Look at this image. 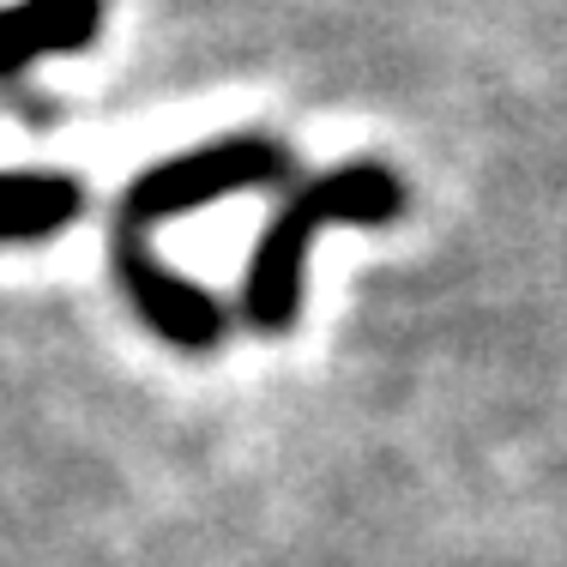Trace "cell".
<instances>
[{"label": "cell", "mask_w": 567, "mask_h": 567, "mask_svg": "<svg viewBox=\"0 0 567 567\" xmlns=\"http://www.w3.org/2000/svg\"><path fill=\"white\" fill-rule=\"evenodd\" d=\"M85 212V187L66 169H0V241H49Z\"/></svg>", "instance_id": "cell-5"}, {"label": "cell", "mask_w": 567, "mask_h": 567, "mask_svg": "<svg viewBox=\"0 0 567 567\" xmlns=\"http://www.w3.org/2000/svg\"><path fill=\"white\" fill-rule=\"evenodd\" d=\"M278 182H290V152L266 133H229V140L194 145V152L157 157L152 169H140L127 182L110 241H152L157 224L187 218V212L229 194H260V187H278Z\"/></svg>", "instance_id": "cell-2"}, {"label": "cell", "mask_w": 567, "mask_h": 567, "mask_svg": "<svg viewBox=\"0 0 567 567\" xmlns=\"http://www.w3.org/2000/svg\"><path fill=\"white\" fill-rule=\"evenodd\" d=\"M103 31V0H7L0 7V79H19L43 55H79Z\"/></svg>", "instance_id": "cell-4"}, {"label": "cell", "mask_w": 567, "mask_h": 567, "mask_svg": "<svg viewBox=\"0 0 567 567\" xmlns=\"http://www.w3.org/2000/svg\"><path fill=\"white\" fill-rule=\"evenodd\" d=\"M399 212H404V182L381 157H344V164L320 169L315 182H302L272 212V224L260 229V241L248 254V272H241V320L260 339L290 332L296 315H302L308 248L339 224L386 229Z\"/></svg>", "instance_id": "cell-1"}, {"label": "cell", "mask_w": 567, "mask_h": 567, "mask_svg": "<svg viewBox=\"0 0 567 567\" xmlns=\"http://www.w3.org/2000/svg\"><path fill=\"white\" fill-rule=\"evenodd\" d=\"M110 266H115L121 290H127L133 315H140L164 344L194 350V357H199V350H218L224 344L229 308L212 290H199L194 278L169 272V266L157 260L152 241H110Z\"/></svg>", "instance_id": "cell-3"}]
</instances>
